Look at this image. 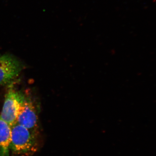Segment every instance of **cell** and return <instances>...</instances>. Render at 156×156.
Masks as SVG:
<instances>
[{
  "instance_id": "1",
  "label": "cell",
  "mask_w": 156,
  "mask_h": 156,
  "mask_svg": "<svg viewBox=\"0 0 156 156\" xmlns=\"http://www.w3.org/2000/svg\"><path fill=\"white\" fill-rule=\"evenodd\" d=\"M38 149L37 137L16 123L11 127L10 151L17 156H32Z\"/></svg>"
},
{
  "instance_id": "2",
  "label": "cell",
  "mask_w": 156,
  "mask_h": 156,
  "mask_svg": "<svg viewBox=\"0 0 156 156\" xmlns=\"http://www.w3.org/2000/svg\"><path fill=\"white\" fill-rule=\"evenodd\" d=\"M17 123L26 128L34 136L39 134L38 117L35 106L30 98L22 94Z\"/></svg>"
},
{
  "instance_id": "3",
  "label": "cell",
  "mask_w": 156,
  "mask_h": 156,
  "mask_svg": "<svg viewBox=\"0 0 156 156\" xmlns=\"http://www.w3.org/2000/svg\"><path fill=\"white\" fill-rule=\"evenodd\" d=\"M22 95V93L16 91L12 86L10 87L6 93L0 116L11 127L17 123Z\"/></svg>"
},
{
  "instance_id": "4",
  "label": "cell",
  "mask_w": 156,
  "mask_h": 156,
  "mask_svg": "<svg viewBox=\"0 0 156 156\" xmlns=\"http://www.w3.org/2000/svg\"><path fill=\"white\" fill-rule=\"evenodd\" d=\"M23 68L22 62L11 54L0 56V87L10 83Z\"/></svg>"
},
{
  "instance_id": "5",
  "label": "cell",
  "mask_w": 156,
  "mask_h": 156,
  "mask_svg": "<svg viewBox=\"0 0 156 156\" xmlns=\"http://www.w3.org/2000/svg\"><path fill=\"white\" fill-rule=\"evenodd\" d=\"M11 127L0 116V156H9Z\"/></svg>"
},
{
  "instance_id": "6",
  "label": "cell",
  "mask_w": 156,
  "mask_h": 156,
  "mask_svg": "<svg viewBox=\"0 0 156 156\" xmlns=\"http://www.w3.org/2000/svg\"><path fill=\"white\" fill-rule=\"evenodd\" d=\"M1 56V55H0V56Z\"/></svg>"
}]
</instances>
